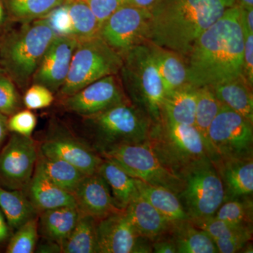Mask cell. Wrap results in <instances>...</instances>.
<instances>
[{
	"instance_id": "cell-35",
	"label": "cell",
	"mask_w": 253,
	"mask_h": 253,
	"mask_svg": "<svg viewBox=\"0 0 253 253\" xmlns=\"http://www.w3.org/2000/svg\"><path fill=\"white\" fill-rule=\"evenodd\" d=\"M195 225L206 231L212 239H243L252 241L253 229L234 225L215 217L191 219Z\"/></svg>"
},
{
	"instance_id": "cell-10",
	"label": "cell",
	"mask_w": 253,
	"mask_h": 253,
	"mask_svg": "<svg viewBox=\"0 0 253 253\" xmlns=\"http://www.w3.org/2000/svg\"><path fill=\"white\" fill-rule=\"evenodd\" d=\"M101 156L117 163L132 177L152 185L164 186L177 196L181 192V178L163 166L148 143L117 146Z\"/></svg>"
},
{
	"instance_id": "cell-27",
	"label": "cell",
	"mask_w": 253,
	"mask_h": 253,
	"mask_svg": "<svg viewBox=\"0 0 253 253\" xmlns=\"http://www.w3.org/2000/svg\"><path fill=\"white\" fill-rule=\"evenodd\" d=\"M134 179L140 196L169 220L174 222L189 219L175 193L164 186L152 185L137 178Z\"/></svg>"
},
{
	"instance_id": "cell-41",
	"label": "cell",
	"mask_w": 253,
	"mask_h": 253,
	"mask_svg": "<svg viewBox=\"0 0 253 253\" xmlns=\"http://www.w3.org/2000/svg\"><path fill=\"white\" fill-rule=\"evenodd\" d=\"M46 17L57 36H71V21L66 4L56 8Z\"/></svg>"
},
{
	"instance_id": "cell-15",
	"label": "cell",
	"mask_w": 253,
	"mask_h": 253,
	"mask_svg": "<svg viewBox=\"0 0 253 253\" xmlns=\"http://www.w3.org/2000/svg\"><path fill=\"white\" fill-rule=\"evenodd\" d=\"M96 231L98 253H153L152 241L137 234L125 210L98 219Z\"/></svg>"
},
{
	"instance_id": "cell-19",
	"label": "cell",
	"mask_w": 253,
	"mask_h": 253,
	"mask_svg": "<svg viewBox=\"0 0 253 253\" xmlns=\"http://www.w3.org/2000/svg\"><path fill=\"white\" fill-rule=\"evenodd\" d=\"M126 214L137 234L153 241L170 232L172 221L138 194L126 208Z\"/></svg>"
},
{
	"instance_id": "cell-11",
	"label": "cell",
	"mask_w": 253,
	"mask_h": 253,
	"mask_svg": "<svg viewBox=\"0 0 253 253\" xmlns=\"http://www.w3.org/2000/svg\"><path fill=\"white\" fill-rule=\"evenodd\" d=\"M152 14L129 4L122 5L101 26L99 36L121 56L146 44Z\"/></svg>"
},
{
	"instance_id": "cell-37",
	"label": "cell",
	"mask_w": 253,
	"mask_h": 253,
	"mask_svg": "<svg viewBox=\"0 0 253 253\" xmlns=\"http://www.w3.org/2000/svg\"><path fill=\"white\" fill-rule=\"evenodd\" d=\"M23 106V99L14 82L5 73L0 74V113L9 117Z\"/></svg>"
},
{
	"instance_id": "cell-28",
	"label": "cell",
	"mask_w": 253,
	"mask_h": 253,
	"mask_svg": "<svg viewBox=\"0 0 253 253\" xmlns=\"http://www.w3.org/2000/svg\"><path fill=\"white\" fill-rule=\"evenodd\" d=\"M0 210L13 232L20 226L38 217L37 211L25 191L9 190L0 186Z\"/></svg>"
},
{
	"instance_id": "cell-30",
	"label": "cell",
	"mask_w": 253,
	"mask_h": 253,
	"mask_svg": "<svg viewBox=\"0 0 253 253\" xmlns=\"http://www.w3.org/2000/svg\"><path fill=\"white\" fill-rule=\"evenodd\" d=\"M97 219L80 212L76 226L61 244L63 253H98Z\"/></svg>"
},
{
	"instance_id": "cell-34",
	"label": "cell",
	"mask_w": 253,
	"mask_h": 253,
	"mask_svg": "<svg viewBox=\"0 0 253 253\" xmlns=\"http://www.w3.org/2000/svg\"><path fill=\"white\" fill-rule=\"evenodd\" d=\"M214 217L234 225L253 229L252 196L224 201Z\"/></svg>"
},
{
	"instance_id": "cell-45",
	"label": "cell",
	"mask_w": 253,
	"mask_h": 253,
	"mask_svg": "<svg viewBox=\"0 0 253 253\" xmlns=\"http://www.w3.org/2000/svg\"><path fill=\"white\" fill-rule=\"evenodd\" d=\"M35 253H61V245L56 241L42 238V241H38Z\"/></svg>"
},
{
	"instance_id": "cell-6",
	"label": "cell",
	"mask_w": 253,
	"mask_h": 253,
	"mask_svg": "<svg viewBox=\"0 0 253 253\" xmlns=\"http://www.w3.org/2000/svg\"><path fill=\"white\" fill-rule=\"evenodd\" d=\"M148 144L163 166L179 177L198 163L212 160L206 141L195 126L163 118L153 126Z\"/></svg>"
},
{
	"instance_id": "cell-5",
	"label": "cell",
	"mask_w": 253,
	"mask_h": 253,
	"mask_svg": "<svg viewBox=\"0 0 253 253\" xmlns=\"http://www.w3.org/2000/svg\"><path fill=\"white\" fill-rule=\"evenodd\" d=\"M123 59L119 73L126 97L157 124L162 119L166 91L149 46H134Z\"/></svg>"
},
{
	"instance_id": "cell-42",
	"label": "cell",
	"mask_w": 253,
	"mask_h": 253,
	"mask_svg": "<svg viewBox=\"0 0 253 253\" xmlns=\"http://www.w3.org/2000/svg\"><path fill=\"white\" fill-rule=\"evenodd\" d=\"M244 48L242 76L251 87L253 84V33L244 32Z\"/></svg>"
},
{
	"instance_id": "cell-43",
	"label": "cell",
	"mask_w": 253,
	"mask_h": 253,
	"mask_svg": "<svg viewBox=\"0 0 253 253\" xmlns=\"http://www.w3.org/2000/svg\"><path fill=\"white\" fill-rule=\"evenodd\" d=\"M218 253H240L249 241L243 239H212Z\"/></svg>"
},
{
	"instance_id": "cell-53",
	"label": "cell",
	"mask_w": 253,
	"mask_h": 253,
	"mask_svg": "<svg viewBox=\"0 0 253 253\" xmlns=\"http://www.w3.org/2000/svg\"><path fill=\"white\" fill-rule=\"evenodd\" d=\"M1 73H4V71H3L2 68H1V63H0V74Z\"/></svg>"
},
{
	"instance_id": "cell-39",
	"label": "cell",
	"mask_w": 253,
	"mask_h": 253,
	"mask_svg": "<svg viewBox=\"0 0 253 253\" xmlns=\"http://www.w3.org/2000/svg\"><path fill=\"white\" fill-rule=\"evenodd\" d=\"M36 126V116L29 109L20 110L8 117V129L11 133L31 136Z\"/></svg>"
},
{
	"instance_id": "cell-24",
	"label": "cell",
	"mask_w": 253,
	"mask_h": 253,
	"mask_svg": "<svg viewBox=\"0 0 253 253\" xmlns=\"http://www.w3.org/2000/svg\"><path fill=\"white\" fill-rule=\"evenodd\" d=\"M197 87L186 84L165 96L162 118L179 124L194 126Z\"/></svg>"
},
{
	"instance_id": "cell-50",
	"label": "cell",
	"mask_w": 253,
	"mask_h": 253,
	"mask_svg": "<svg viewBox=\"0 0 253 253\" xmlns=\"http://www.w3.org/2000/svg\"><path fill=\"white\" fill-rule=\"evenodd\" d=\"M7 116L0 113V150L4 145L9 129L7 126Z\"/></svg>"
},
{
	"instance_id": "cell-1",
	"label": "cell",
	"mask_w": 253,
	"mask_h": 253,
	"mask_svg": "<svg viewBox=\"0 0 253 253\" xmlns=\"http://www.w3.org/2000/svg\"><path fill=\"white\" fill-rule=\"evenodd\" d=\"M244 33L239 5L224 14L198 38L184 58L191 85L213 86L242 76Z\"/></svg>"
},
{
	"instance_id": "cell-52",
	"label": "cell",
	"mask_w": 253,
	"mask_h": 253,
	"mask_svg": "<svg viewBox=\"0 0 253 253\" xmlns=\"http://www.w3.org/2000/svg\"><path fill=\"white\" fill-rule=\"evenodd\" d=\"M240 253H253V246L252 242L251 241H249L246 245H245L244 247L241 249V251H240Z\"/></svg>"
},
{
	"instance_id": "cell-25",
	"label": "cell",
	"mask_w": 253,
	"mask_h": 253,
	"mask_svg": "<svg viewBox=\"0 0 253 253\" xmlns=\"http://www.w3.org/2000/svg\"><path fill=\"white\" fill-rule=\"evenodd\" d=\"M211 87L221 104L253 122V87L243 76Z\"/></svg>"
},
{
	"instance_id": "cell-44",
	"label": "cell",
	"mask_w": 253,
	"mask_h": 253,
	"mask_svg": "<svg viewBox=\"0 0 253 253\" xmlns=\"http://www.w3.org/2000/svg\"><path fill=\"white\" fill-rule=\"evenodd\" d=\"M153 253H176V247L170 232L155 239L151 243Z\"/></svg>"
},
{
	"instance_id": "cell-17",
	"label": "cell",
	"mask_w": 253,
	"mask_h": 253,
	"mask_svg": "<svg viewBox=\"0 0 253 253\" xmlns=\"http://www.w3.org/2000/svg\"><path fill=\"white\" fill-rule=\"evenodd\" d=\"M73 195L80 212L97 220L121 211L115 204L109 186L97 172L84 176Z\"/></svg>"
},
{
	"instance_id": "cell-40",
	"label": "cell",
	"mask_w": 253,
	"mask_h": 253,
	"mask_svg": "<svg viewBox=\"0 0 253 253\" xmlns=\"http://www.w3.org/2000/svg\"><path fill=\"white\" fill-rule=\"evenodd\" d=\"M100 24L106 21L122 5L126 0H85Z\"/></svg>"
},
{
	"instance_id": "cell-36",
	"label": "cell",
	"mask_w": 253,
	"mask_h": 253,
	"mask_svg": "<svg viewBox=\"0 0 253 253\" xmlns=\"http://www.w3.org/2000/svg\"><path fill=\"white\" fill-rule=\"evenodd\" d=\"M38 232V217L28 221L13 232L7 246L5 249L6 253H35L39 241Z\"/></svg>"
},
{
	"instance_id": "cell-46",
	"label": "cell",
	"mask_w": 253,
	"mask_h": 253,
	"mask_svg": "<svg viewBox=\"0 0 253 253\" xmlns=\"http://www.w3.org/2000/svg\"><path fill=\"white\" fill-rule=\"evenodd\" d=\"M13 231L0 210V251L6 249Z\"/></svg>"
},
{
	"instance_id": "cell-2",
	"label": "cell",
	"mask_w": 253,
	"mask_h": 253,
	"mask_svg": "<svg viewBox=\"0 0 253 253\" xmlns=\"http://www.w3.org/2000/svg\"><path fill=\"white\" fill-rule=\"evenodd\" d=\"M236 0H167L152 14L147 43L183 58L195 42Z\"/></svg>"
},
{
	"instance_id": "cell-32",
	"label": "cell",
	"mask_w": 253,
	"mask_h": 253,
	"mask_svg": "<svg viewBox=\"0 0 253 253\" xmlns=\"http://www.w3.org/2000/svg\"><path fill=\"white\" fill-rule=\"evenodd\" d=\"M10 21L29 22L46 17L66 0H3Z\"/></svg>"
},
{
	"instance_id": "cell-12",
	"label": "cell",
	"mask_w": 253,
	"mask_h": 253,
	"mask_svg": "<svg viewBox=\"0 0 253 253\" xmlns=\"http://www.w3.org/2000/svg\"><path fill=\"white\" fill-rule=\"evenodd\" d=\"M39 144L31 136L11 133L0 150V186L25 191L32 179Z\"/></svg>"
},
{
	"instance_id": "cell-13",
	"label": "cell",
	"mask_w": 253,
	"mask_h": 253,
	"mask_svg": "<svg viewBox=\"0 0 253 253\" xmlns=\"http://www.w3.org/2000/svg\"><path fill=\"white\" fill-rule=\"evenodd\" d=\"M39 151L44 156L67 161L86 175L97 172L103 158L84 139L73 134L66 126L52 123Z\"/></svg>"
},
{
	"instance_id": "cell-8",
	"label": "cell",
	"mask_w": 253,
	"mask_h": 253,
	"mask_svg": "<svg viewBox=\"0 0 253 253\" xmlns=\"http://www.w3.org/2000/svg\"><path fill=\"white\" fill-rule=\"evenodd\" d=\"M178 195L190 219L214 217L224 201L222 182L212 160L198 163L180 176Z\"/></svg>"
},
{
	"instance_id": "cell-20",
	"label": "cell",
	"mask_w": 253,
	"mask_h": 253,
	"mask_svg": "<svg viewBox=\"0 0 253 253\" xmlns=\"http://www.w3.org/2000/svg\"><path fill=\"white\" fill-rule=\"evenodd\" d=\"M25 193L39 213L64 206H76L73 195L50 180L38 163Z\"/></svg>"
},
{
	"instance_id": "cell-29",
	"label": "cell",
	"mask_w": 253,
	"mask_h": 253,
	"mask_svg": "<svg viewBox=\"0 0 253 253\" xmlns=\"http://www.w3.org/2000/svg\"><path fill=\"white\" fill-rule=\"evenodd\" d=\"M37 163L41 166L50 180L72 194L86 175L67 161L44 156L40 151Z\"/></svg>"
},
{
	"instance_id": "cell-48",
	"label": "cell",
	"mask_w": 253,
	"mask_h": 253,
	"mask_svg": "<svg viewBox=\"0 0 253 253\" xmlns=\"http://www.w3.org/2000/svg\"><path fill=\"white\" fill-rule=\"evenodd\" d=\"M167 0H126V4L137 6L153 14Z\"/></svg>"
},
{
	"instance_id": "cell-21",
	"label": "cell",
	"mask_w": 253,
	"mask_h": 253,
	"mask_svg": "<svg viewBox=\"0 0 253 253\" xmlns=\"http://www.w3.org/2000/svg\"><path fill=\"white\" fill-rule=\"evenodd\" d=\"M156 64L166 95L188 83L187 67L184 58L171 50L147 43Z\"/></svg>"
},
{
	"instance_id": "cell-14",
	"label": "cell",
	"mask_w": 253,
	"mask_h": 253,
	"mask_svg": "<svg viewBox=\"0 0 253 253\" xmlns=\"http://www.w3.org/2000/svg\"><path fill=\"white\" fill-rule=\"evenodd\" d=\"M128 101L121 80L117 75H112L61 98L60 103L65 111L85 118Z\"/></svg>"
},
{
	"instance_id": "cell-51",
	"label": "cell",
	"mask_w": 253,
	"mask_h": 253,
	"mask_svg": "<svg viewBox=\"0 0 253 253\" xmlns=\"http://www.w3.org/2000/svg\"><path fill=\"white\" fill-rule=\"evenodd\" d=\"M236 4L244 7H253V0H236Z\"/></svg>"
},
{
	"instance_id": "cell-26",
	"label": "cell",
	"mask_w": 253,
	"mask_h": 253,
	"mask_svg": "<svg viewBox=\"0 0 253 253\" xmlns=\"http://www.w3.org/2000/svg\"><path fill=\"white\" fill-rule=\"evenodd\" d=\"M170 234L177 253H218L212 238L190 219L173 222Z\"/></svg>"
},
{
	"instance_id": "cell-7",
	"label": "cell",
	"mask_w": 253,
	"mask_h": 253,
	"mask_svg": "<svg viewBox=\"0 0 253 253\" xmlns=\"http://www.w3.org/2000/svg\"><path fill=\"white\" fill-rule=\"evenodd\" d=\"M123 63L122 56L100 36L78 42L59 96H70L101 78L118 75Z\"/></svg>"
},
{
	"instance_id": "cell-33",
	"label": "cell",
	"mask_w": 253,
	"mask_h": 253,
	"mask_svg": "<svg viewBox=\"0 0 253 253\" xmlns=\"http://www.w3.org/2000/svg\"><path fill=\"white\" fill-rule=\"evenodd\" d=\"M221 106L222 104L218 100L211 86L197 87L194 126L202 134L207 145L208 129L213 120L220 111Z\"/></svg>"
},
{
	"instance_id": "cell-3",
	"label": "cell",
	"mask_w": 253,
	"mask_h": 253,
	"mask_svg": "<svg viewBox=\"0 0 253 253\" xmlns=\"http://www.w3.org/2000/svg\"><path fill=\"white\" fill-rule=\"evenodd\" d=\"M0 37V63L17 87L26 90L31 84L43 55L57 36L46 17L21 23Z\"/></svg>"
},
{
	"instance_id": "cell-22",
	"label": "cell",
	"mask_w": 253,
	"mask_h": 253,
	"mask_svg": "<svg viewBox=\"0 0 253 253\" xmlns=\"http://www.w3.org/2000/svg\"><path fill=\"white\" fill-rule=\"evenodd\" d=\"M80 211L76 206L46 210L38 215V232L44 239L62 244L76 226Z\"/></svg>"
},
{
	"instance_id": "cell-18",
	"label": "cell",
	"mask_w": 253,
	"mask_h": 253,
	"mask_svg": "<svg viewBox=\"0 0 253 253\" xmlns=\"http://www.w3.org/2000/svg\"><path fill=\"white\" fill-rule=\"evenodd\" d=\"M212 163L224 187V201L253 196V157L219 159Z\"/></svg>"
},
{
	"instance_id": "cell-23",
	"label": "cell",
	"mask_w": 253,
	"mask_h": 253,
	"mask_svg": "<svg viewBox=\"0 0 253 253\" xmlns=\"http://www.w3.org/2000/svg\"><path fill=\"white\" fill-rule=\"evenodd\" d=\"M97 172L109 186L115 204L119 209L126 210L131 200L139 194L135 179L111 160L103 158Z\"/></svg>"
},
{
	"instance_id": "cell-38",
	"label": "cell",
	"mask_w": 253,
	"mask_h": 253,
	"mask_svg": "<svg viewBox=\"0 0 253 253\" xmlns=\"http://www.w3.org/2000/svg\"><path fill=\"white\" fill-rule=\"evenodd\" d=\"M23 106L27 109L39 110L49 107L54 101V93L46 86L31 84L25 90Z\"/></svg>"
},
{
	"instance_id": "cell-16",
	"label": "cell",
	"mask_w": 253,
	"mask_h": 253,
	"mask_svg": "<svg viewBox=\"0 0 253 253\" xmlns=\"http://www.w3.org/2000/svg\"><path fill=\"white\" fill-rule=\"evenodd\" d=\"M78 41L71 36H56L48 46L32 78L53 93L59 91L67 78Z\"/></svg>"
},
{
	"instance_id": "cell-9",
	"label": "cell",
	"mask_w": 253,
	"mask_h": 253,
	"mask_svg": "<svg viewBox=\"0 0 253 253\" xmlns=\"http://www.w3.org/2000/svg\"><path fill=\"white\" fill-rule=\"evenodd\" d=\"M207 143L212 162L253 157V122L222 105L208 129Z\"/></svg>"
},
{
	"instance_id": "cell-4",
	"label": "cell",
	"mask_w": 253,
	"mask_h": 253,
	"mask_svg": "<svg viewBox=\"0 0 253 253\" xmlns=\"http://www.w3.org/2000/svg\"><path fill=\"white\" fill-rule=\"evenodd\" d=\"M83 118L84 139L101 156L123 145L146 144L154 123L130 101Z\"/></svg>"
},
{
	"instance_id": "cell-31",
	"label": "cell",
	"mask_w": 253,
	"mask_h": 253,
	"mask_svg": "<svg viewBox=\"0 0 253 253\" xmlns=\"http://www.w3.org/2000/svg\"><path fill=\"white\" fill-rule=\"evenodd\" d=\"M71 21V37L78 42L99 36L101 25L85 0H66Z\"/></svg>"
},
{
	"instance_id": "cell-49",
	"label": "cell",
	"mask_w": 253,
	"mask_h": 253,
	"mask_svg": "<svg viewBox=\"0 0 253 253\" xmlns=\"http://www.w3.org/2000/svg\"><path fill=\"white\" fill-rule=\"evenodd\" d=\"M10 21L9 15L6 11L3 0H0V37L9 28Z\"/></svg>"
},
{
	"instance_id": "cell-47",
	"label": "cell",
	"mask_w": 253,
	"mask_h": 253,
	"mask_svg": "<svg viewBox=\"0 0 253 253\" xmlns=\"http://www.w3.org/2000/svg\"><path fill=\"white\" fill-rule=\"evenodd\" d=\"M239 6L240 21L243 31L253 33V7L248 8Z\"/></svg>"
}]
</instances>
